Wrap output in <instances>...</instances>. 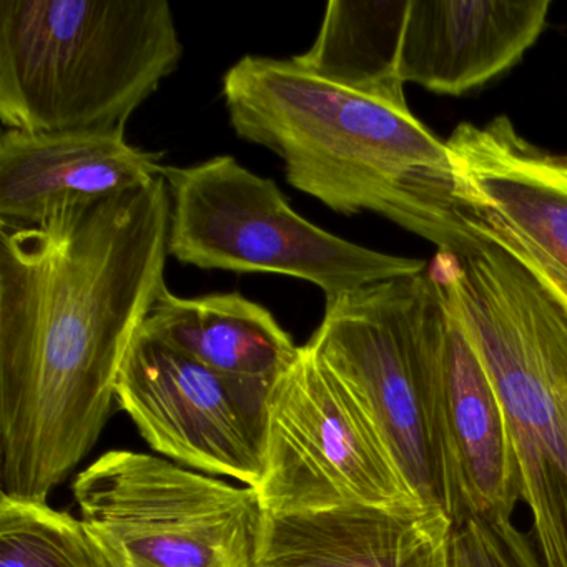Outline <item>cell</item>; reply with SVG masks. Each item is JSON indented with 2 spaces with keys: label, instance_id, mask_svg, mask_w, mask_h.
Returning a JSON list of instances; mask_svg holds the SVG:
<instances>
[{
  "label": "cell",
  "instance_id": "obj_1",
  "mask_svg": "<svg viewBox=\"0 0 567 567\" xmlns=\"http://www.w3.org/2000/svg\"><path fill=\"white\" fill-rule=\"evenodd\" d=\"M165 178L0 228V486L44 501L91 453L167 288Z\"/></svg>",
  "mask_w": 567,
  "mask_h": 567
},
{
  "label": "cell",
  "instance_id": "obj_2",
  "mask_svg": "<svg viewBox=\"0 0 567 567\" xmlns=\"http://www.w3.org/2000/svg\"><path fill=\"white\" fill-rule=\"evenodd\" d=\"M221 97L237 137L274 152L288 184L330 210L380 215L454 258L487 244L467 225L446 142L408 104L257 55L230 68Z\"/></svg>",
  "mask_w": 567,
  "mask_h": 567
},
{
  "label": "cell",
  "instance_id": "obj_3",
  "mask_svg": "<svg viewBox=\"0 0 567 567\" xmlns=\"http://www.w3.org/2000/svg\"><path fill=\"white\" fill-rule=\"evenodd\" d=\"M182 52L165 0H0V121L31 134L125 131Z\"/></svg>",
  "mask_w": 567,
  "mask_h": 567
},
{
  "label": "cell",
  "instance_id": "obj_4",
  "mask_svg": "<svg viewBox=\"0 0 567 567\" xmlns=\"http://www.w3.org/2000/svg\"><path fill=\"white\" fill-rule=\"evenodd\" d=\"M441 271L506 413L537 553L567 567V311L493 244Z\"/></svg>",
  "mask_w": 567,
  "mask_h": 567
},
{
  "label": "cell",
  "instance_id": "obj_5",
  "mask_svg": "<svg viewBox=\"0 0 567 567\" xmlns=\"http://www.w3.org/2000/svg\"><path fill=\"white\" fill-rule=\"evenodd\" d=\"M447 298L433 268L327 301L308 347L347 388L408 486L460 526L440 416Z\"/></svg>",
  "mask_w": 567,
  "mask_h": 567
},
{
  "label": "cell",
  "instance_id": "obj_6",
  "mask_svg": "<svg viewBox=\"0 0 567 567\" xmlns=\"http://www.w3.org/2000/svg\"><path fill=\"white\" fill-rule=\"evenodd\" d=\"M168 255L202 270L278 274L313 284L328 300L426 270L416 258L370 250L311 224L270 178L221 155L165 167Z\"/></svg>",
  "mask_w": 567,
  "mask_h": 567
},
{
  "label": "cell",
  "instance_id": "obj_7",
  "mask_svg": "<svg viewBox=\"0 0 567 567\" xmlns=\"http://www.w3.org/2000/svg\"><path fill=\"white\" fill-rule=\"evenodd\" d=\"M72 491L107 567H258L265 509L254 487L114 450Z\"/></svg>",
  "mask_w": 567,
  "mask_h": 567
},
{
  "label": "cell",
  "instance_id": "obj_8",
  "mask_svg": "<svg viewBox=\"0 0 567 567\" xmlns=\"http://www.w3.org/2000/svg\"><path fill=\"white\" fill-rule=\"evenodd\" d=\"M255 491L271 514L426 507L368 414L308 344L268 400L264 477Z\"/></svg>",
  "mask_w": 567,
  "mask_h": 567
},
{
  "label": "cell",
  "instance_id": "obj_9",
  "mask_svg": "<svg viewBox=\"0 0 567 567\" xmlns=\"http://www.w3.org/2000/svg\"><path fill=\"white\" fill-rule=\"evenodd\" d=\"M270 394L215 373L141 328L115 401L141 436L167 460L257 487Z\"/></svg>",
  "mask_w": 567,
  "mask_h": 567
},
{
  "label": "cell",
  "instance_id": "obj_10",
  "mask_svg": "<svg viewBox=\"0 0 567 567\" xmlns=\"http://www.w3.org/2000/svg\"><path fill=\"white\" fill-rule=\"evenodd\" d=\"M466 221L567 311V175L563 161L507 117L461 124L446 141Z\"/></svg>",
  "mask_w": 567,
  "mask_h": 567
},
{
  "label": "cell",
  "instance_id": "obj_11",
  "mask_svg": "<svg viewBox=\"0 0 567 567\" xmlns=\"http://www.w3.org/2000/svg\"><path fill=\"white\" fill-rule=\"evenodd\" d=\"M161 155L134 147L124 131L0 137V228L31 227L69 205L102 200L162 177Z\"/></svg>",
  "mask_w": 567,
  "mask_h": 567
},
{
  "label": "cell",
  "instance_id": "obj_12",
  "mask_svg": "<svg viewBox=\"0 0 567 567\" xmlns=\"http://www.w3.org/2000/svg\"><path fill=\"white\" fill-rule=\"evenodd\" d=\"M454 533L450 514L433 507L265 513L258 567H457Z\"/></svg>",
  "mask_w": 567,
  "mask_h": 567
},
{
  "label": "cell",
  "instance_id": "obj_13",
  "mask_svg": "<svg viewBox=\"0 0 567 567\" xmlns=\"http://www.w3.org/2000/svg\"><path fill=\"white\" fill-rule=\"evenodd\" d=\"M549 0H410L400 78L463 95L516 65L543 34Z\"/></svg>",
  "mask_w": 567,
  "mask_h": 567
},
{
  "label": "cell",
  "instance_id": "obj_14",
  "mask_svg": "<svg viewBox=\"0 0 567 567\" xmlns=\"http://www.w3.org/2000/svg\"><path fill=\"white\" fill-rule=\"evenodd\" d=\"M440 416L461 523L470 517L511 519L520 496L506 413L450 300L441 358Z\"/></svg>",
  "mask_w": 567,
  "mask_h": 567
},
{
  "label": "cell",
  "instance_id": "obj_15",
  "mask_svg": "<svg viewBox=\"0 0 567 567\" xmlns=\"http://www.w3.org/2000/svg\"><path fill=\"white\" fill-rule=\"evenodd\" d=\"M142 328L215 373L267 394L300 353L270 310L238 293L178 298L165 288Z\"/></svg>",
  "mask_w": 567,
  "mask_h": 567
},
{
  "label": "cell",
  "instance_id": "obj_16",
  "mask_svg": "<svg viewBox=\"0 0 567 567\" xmlns=\"http://www.w3.org/2000/svg\"><path fill=\"white\" fill-rule=\"evenodd\" d=\"M410 0H331L313 45L291 58L327 84L393 104H408L400 78Z\"/></svg>",
  "mask_w": 567,
  "mask_h": 567
},
{
  "label": "cell",
  "instance_id": "obj_17",
  "mask_svg": "<svg viewBox=\"0 0 567 567\" xmlns=\"http://www.w3.org/2000/svg\"><path fill=\"white\" fill-rule=\"evenodd\" d=\"M0 567H107L81 517L0 494Z\"/></svg>",
  "mask_w": 567,
  "mask_h": 567
},
{
  "label": "cell",
  "instance_id": "obj_18",
  "mask_svg": "<svg viewBox=\"0 0 567 567\" xmlns=\"http://www.w3.org/2000/svg\"><path fill=\"white\" fill-rule=\"evenodd\" d=\"M457 567H544L530 533L511 519L470 517L456 527Z\"/></svg>",
  "mask_w": 567,
  "mask_h": 567
},
{
  "label": "cell",
  "instance_id": "obj_19",
  "mask_svg": "<svg viewBox=\"0 0 567 567\" xmlns=\"http://www.w3.org/2000/svg\"><path fill=\"white\" fill-rule=\"evenodd\" d=\"M560 161H563L564 171H566V175H567V157H560Z\"/></svg>",
  "mask_w": 567,
  "mask_h": 567
}]
</instances>
